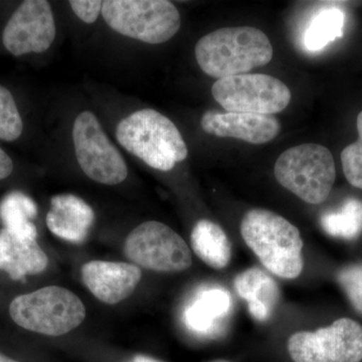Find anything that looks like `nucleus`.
<instances>
[{"label":"nucleus","instance_id":"nucleus-1","mask_svg":"<svg viewBox=\"0 0 362 362\" xmlns=\"http://www.w3.org/2000/svg\"><path fill=\"white\" fill-rule=\"evenodd\" d=\"M194 52L202 70L218 80L268 65L274 54L265 33L250 26L214 30L197 42Z\"/></svg>","mask_w":362,"mask_h":362},{"label":"nucleus","instance_id":"nucleus-2","mask_svg":"<svg viewBox=\"0 0 362 362\" xmlns=\"http://www.w3.org/2000/svg\"><path fill=\"white\" fill-rule=\"evenodd\" d=\"M240 233L247 246L274 275L287 280L301 275L303 240L289 221L273 211L255 209L243 218Z\"/></svg>","mask_w":362,"mask_h":362},{"label":"nucleus","instance_id":"nucleus-3","mask_svg":"<svg viewBox=\"0 0 362 362\" xmlns=\"http://www.w3.org/2000/svg\"><path fill=\"white\" fill-rule=\"evenodd\" d=\"M116 137L124 148L157 170H171L187 157V144L175 123L152 109L124 118Z\"/></svg>","mask_w":362,"mask_h":362},{"label":"nucleus","instance_id":"nucleus-4","mask_svg":"<svg viewBox=\"0 0 362 362\" xmlns=\"http://www.w3.org/2000/svg\"><path fill=\"white\" fill-rule=\"evenodd\" d=\"M9 314L21 327L47 337H61L84 321L80 298L65 288L49 286L21 295L11 302Z\"/></svg>","mask_w":362,"mask_h":362},{"label":"nucleus","instance_id":"nucleus-5","mask_svg":"<svg viewBox=\"0 0 362 362\" xmlns=\"http://www.w3.org/2000/svg\"><path fill=\"white\" fill-rule=\"evenodd\" d=\"M282 187L310 204H320L329 197L337 178L335 162L329 149L307 143L286 150L274 168Z\"/></svg>","mask_w":362,"mask_h":362},{"label":"nucleus","instance_id":"nucleus-6","mask_svg":"<svg viewBox=\"0 0 362 362\" xmlns=\"http://www.w3.org/2000/svg\"><path fill=\"white\" fill-rule=\"evenodd\" d=\"M102 14L112 30L151 45L173 39L181 25L177 8L166 0H106Z\"/></svg>","mask_w":362,"mask_h":362},{"label":"nucleus","instance_id":"nucleus-7","mask_svg":"<svg viewBox=\"0 0 362 362\" xmlns=\"http://www.w3.org/2000/svg\"><path fill=\"white\" fill-rule=\"evenodd\" d=\"M211 94L226 112L259 115L280 113L291 101V92L282 81L263 74L220 78Z\"/></svg>","mask_w":362,"mask_h":362},{"label":"nucleus","instance_id":"nucleus-8","mask_svg":"<svg viewBox=\"0 0 362 362\" xmlns=\"http://www.w3.org/2000/svg\"><path fill=\"white\" fill-rule=\"evenodd\" d=\"M124 251L136 265L160 273L185 271L192 264L187 243L160 221H145L134 228L126 239Z\"/></svg>","mask_w":362,"mask_h":362},{"label":"nucleus","instance_id":"nucleus-9","mask_svg":"<svg viewBox=\"0 0 362 362\" xmlns=\"http://www.w3.org/2000/svg\"><path fill=\"white\" fill-rule=\"evenodd\" d=\"M288 351L294 362H361L362 325L340 318L314 332L300 331L288 340Z\"/></svg>","mask_w":362,"mask_h":362},{"label":"nucleus","instance_id":"nucleus-10","mask_svg":"<svg viewBox=\"0 0 362 362\" xmlns=\"http://www.w3.org/2000/svg\"><path fill=\"white\" fill-rule=\"evenodd\" d=\"M73 140L80 168L90 180L107 185L126 180V162L92 112L84 111L76 118Z\"/></svg>","mask_w":362,"mask_h":362},{"label":"nucleus","instance_id":"nucleus-11","mask_svg":"<svg viewBox=\"0 0 362 362\" xmlns=\"http://www.w3.org/2000/svg\"><path fill=\"white\" fill-rule=\"evenodd\" d=\"M56 37V23L49 2L26 0L14 11L2 33L7 51L16 57L44 52Z\"/></svg>","mask_w":362,"mask_h":362},{"label":"nucleus","instance_id":"nucleus-12","mask_svg":"<svg viewBox=\"0 0 362 362\" xmlns=\"http://www.w3.org/2000/svg\"><path fill=\"white\" fill-rule=\"evenodd\" d=\"M202 128L207 134L230 137L252 144H265L275 139L281 130L277 119L272 115L207 111L202 117Z\"/></svg>","mask_w":362,"mask_h":362},{"label":"nucleus","instance_id":"nucleus-13","mask_svg":"<svg viewBox=\"0 0 362 362\" xmlns=\"http://www.w3.org/2000/svg\"><path fill=\"white\" fill-rule=\"evenodd\" d=\"M86 287L100 301L117 304L135 291L141 280V270L132 264L90 261L82 267Z\"/></svg>","mask_w":362,"mask_h":362},{"label":"nucleus","instance_id":"nucleus-14","mask_svg":"<svg viewBox=\"0 0 362 362\" xmlns=\"http://www.w3.org/2000/svg\"><path fill=\"white\" fill-rule=\"evenodd\" d=\"M47 214V226L57 237L68 242H84L95 221L92 207L73 194L56 195Z\"/></svg>","mask_w":362,"mask_h":362},{"label":"nucleus","instance_id":"nucleus-15","mask_svg":"<svg viewBox=\"0 0 362 362\" xmlns=\"http://www.w3.org/2000/svg\"><path fill=\"white\" fill-rule=\"evenodd\" d=\"M49 258L37 240L18 237L6 228L0 230V270L13 280H23L47 269Z\"/></svg>","mask_w":362,"mask_h":362},{"label":"nucleus","instance_id":"nucleus-16","mask_svg":"<svg viewBox=\"0 0 362 362\" xmlns=\"http://www.w3.org/2000/svg\"><path fill=\"white\" fill-rule=\"evenodd\" d=\"M230 308L232 298L223 288H202L185 306L183 322L197 334H214Z\"/></svg>","mask_w":362,"mask_h":362},{"label":"nucleus","instance_id":"nucleus-17","mask_svg":"<svg viewBox=\"0 0 362 362\" xmlns=\"http://www.w3.org/2000/svg\"><path fill=\"white\" fill-rule=\"evenodd\" d=\"M235 291L247 303L252 318L259 322L268 320L280 300L278 284L259 268L240 273L233 281Z\"/></svg>","mask_w":362,"mask_h":362},{"label":"nucleus","instance_id":"nucleus-18","mask_svg":"<svg viewBox=\"0 0 362 362\" xmlns=\"http://www.w3.org/2000/svg\"><path fill=\"white\" fill-rule=\"evenodd\" d=\"M192 250L211 268H226L232 259V245L223 228L213 221H197L190 235Z\"/></svg>","mask_w":362,"mask_h":362},{"label":"nucleus","instance_id":"nucleus-19","mask_svg":"<svg viewBox=\"0 0 362 362\" xmlns=\"http://www.w3.org/2000/svg\"><path fill=\"white\" fill-rule=\"evenodd\" d=\"M37 214V204L23 192H11L0 202V221L4 228L18 237L37 240V230L33 223Z\"/></svg>","mask_w":362,"mask_h":362},{"label":"nucleus","instance_id":"nucleus-20","mask_svg":"<svg viewBox=\"0 0 362 362\" xmlns=\"http://www.w3.org/2000/svg\"><path fill=\"white\" fill-rule=\"evenodd\" d=\"M324 232L331 237L351 240L362 233V202L349 199L338 211H328L320 218Z\"/></svg>","mask_w":362,"mask_h":362},{"label":"nucleus","instance_id":"nucleus-21","mask_svg":"<svg viewBox=\"0 0 362 362\" xmlns=\"http://www.w3.org/2000/svg\"><path fill=\"white\" fill-rule=\"evenodd\" d=\"M344 14L337 7H328L314 16L304 33L305 49L318 52L341 37Z\"/></svg>","mask_w":362,"mask_h":362},{"label":"nucleus","instance_id":"nucleus-22","mask_svg":"<svg viewBox=\"0 0 362 362\" xmlns=\"http://www.w3.org/2000/svg\"><path fill=\"white\" fill-rule=\"evenodd\" d=\"M23 130V119L11 90L0 85V139L14 141Z\"/></svg>","mask_w":362,"mask_h":362},{"label":"nucleus","instance_id":"nucleus-23","mask_svg":"<svg viewBox=\"0 0 362 362\" xmlns=\"http://www.w3.org/2000/svg\"><path fill=\"white\" fill-rule=\"evenodd\" d=\"M337 281L354 308L362 313V265L345 266L338 272Z\"/></svg>","mask_w":362,"mask_h":362},{"label":"nucleus","instance_id":"nucleus-24","mask_svg":"<svg viewBox=\"0 0 362 362\" xmlns=\"http://www.w3.org/2000/svg\"><path fill=\"white\" fill-rule=\"evenodd\" d=\"M343 173L352 187L362 189V142L357 140L343 149Z\"/></svg>","mask_w":362,"mask_h":362},{"label":"nucleus","instance_id":"nucleus-25","mask_svg":"<svg viewBox=\"0 0 362 362\" xmlns=\"http://www.w3.org/2000/svg\"><path fill=\"white\" fill-rule=\"evenodd\" d=\"M71 9L81 21L86 23H93L102 13L103 1L100 0H71Z\"/></svg>","mask_w":362,"mask_h":362},{"label":"nucleus","instance_id":"nucleus-26","mask_svg":"<svg viewBox=\"0 0 362 362\" xmlns=\"http://www.w3.org/2000/svg\"><path fill=\"white\" fill-rule=\"evenodd\" d=\"M13 170V162L6 151L0 148V180H6Z\"/></svg>","mask_w":362,"mask_h":362},{"label":"nucleus","instance_id":"nucleus-27","mask_svg":"<svg viewBox=\"0 0 362 362\" xmlns=\"http://www.w3.org/2000/svg\"><path fill=\"white\" fill-rule=\"evenodd\" d=\"M129 362H161L146 356H136Z\"/></svg>","mask_w":362,"mask_h":362},{"label":"nucleus","instance_id":"nucleus-28","mask_svg":"<svg viewBox=\"0 0 362 362\" xmlns=\"http://www.w3.org/2000/svg\"><path fill=\"white\" fill-rule=\"evenodd\" d=\"M356 127L357 131H358V140L359 141L362 142V111L361 112V113L358 114V116H357Z\"/></svg>","mask_w":362,"mask_h":362},{"label":"nucleus","instance_id":"nucleus-29","mask_svg":"<svg viewBox=\"0 0 362 362\" xmlns=\"http://www.w3.org/2000/svg\"><path fill=\"white\" fill-rule=\"evenodd\" d=\"M0 362H18V361H14V359L9 358V357H7L6 356H4V354H0Z\"/></svg>","mask_w":362,"mask_h":362}]
</instances>
